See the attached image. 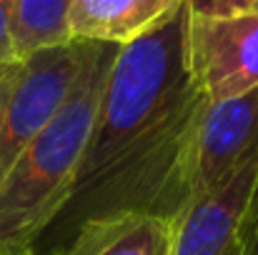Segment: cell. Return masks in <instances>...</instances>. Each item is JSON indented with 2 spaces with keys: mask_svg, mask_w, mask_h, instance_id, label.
<instances>
[{
  "mask_svg": "<svg viewBox=\"0 0 258 255\" xmlns=\"http://www.w3.org/2000/svg\"><path fill=\"white\" fill-rule=\"evenodd\" d=\"M238 255H258V180L238 233Z\"/></svg>",
  "mask_w": 258,
  "mask_h": 255,
  "instance_id": "obj_11",
  "label": "cell"
},
{
  "mask_svg": "<svg viewBox=\"0 0 258 255\" xmlns=\"http://www.w3.org/2000/svg\"><path fill=\"white\" fill-rule=\"evenodd\" d=\"M183 53L206 103L258 90V0H183Z\"/></svg>",
  "mask_w": 258,
  "mask_h": 255,
  "instance_id": "obj_4",
  "label": "cell"
},
{
  "mask_svg": "<svg viewBox=\"0 0 258 255\" xmlns=\"http://www.w3.org/2000/svg\"><path fill=\"white\" fill-rule=\"evenodd\" d=\"M258 150V90L221 103H203L175 140L166 173L146 208L168 218L216 188Z\"/></svg>",
  "mask_w": 258,
  "mask_h": 255,
  "instance_id": "obj_3",
  "label": "cell"
},
{
  "mask_svg": "<svg viewBox=\"0 0 258 255\" xmlns=\"http://www.w3.org/2000/svg\"><path fill=\"white\" fill-rule=\"evenodd\" d=\"M180 8L183 0H76L71 38L120 48L168 23Z\"/></svg>",
  "mask_w": 258,
  "mask_h": 255,
  "instance_id": "obj_8",
  "label": "cell"
},
{
  "mask_svg": "<svg viewBox=\"0 0 258 255\" xmlns=\"http://www.w3.org/2000/svg\"><path fill=\"white\" fill-rule=\"evenodd\" d=\"M15 5H18V0H0V73H5L20 63L18 53H15V43H13Z\"/></svg>",
  "mask_w": 258,
  "mask_h": 255,
  "instance_id": "obj_10",
  "label": "cell"
},
{
  "mask_svg": "<svg viewBox=\"0 0 258 255\" xmlns=\"http://www.w3.org/2000/svg\"><path fill=\"white\" fill-rule=\"evenodd\" d=\"M98 43L71 40L18 63L0 120V180L28 143L66 108Z\"/></svg>",
  "mask_w": 258,
  "mask_h": 255,
  "instance_id": "obj_5",
  "label": "cell"
},
{
  "mask_svg": "<svg viewBox=\"0 0 258 255\" xmlns=\"http://www.w3.org/2000/svg\"><path fill=\"white\" fill-rule=\"evenodd\" d=\"M18 65L0 73V120H3V108H5V98H8V90H10V83H13V75H15Z\"/></svg>",
  "mask_w": 258,
  "mask_h": 255,
  "instance_id": "obj_12",
  "label": "cell"
},
{
  "mask_svg": "<svg viewBox=\"0 0 258 255\" xmlns=\"http://www.w3.org/2000/svg\"><path fill=\"white\" fill-rule=\"evenodd\" d=\"M76 0H18L13 43L18 60L53 45L71 43V10Z\"/></svg>",
  "mask_w": 258,
  "mask_h": 255,
  "instance_id": "obj_9",
  "label": "cell"
},
{
  "mask_svg": "<svg viewBox=\"0 0 258 255\" xmlns=\"http://www.w3.org/2000/svg\"><path fill=\"white\" fill-rule=\"evenodd\" d=\"M60 255H175L168 218L120 210L88 218Z\"/></svg>",
  "mask_w": 258,
  "mask_h": 255,
  "instance_id": "obj_7",
  "label": "cell"
},
{
  "mask_svg": "<svg viewBox=\"0 0 258 255\" xmlns=\"http://www.w3.org/2000/svg\"><path fill=\"white\" fill-rule=\"evenodd\" d=\"M118 45L98 43L66 108L0 180V255H35V240L66 213L86 158L98 100Z\"/></svg>",
  "mask_w": 258,
  "mask_h": 255,
  "instance_id": "obj_2",
  "label": "cell"
},
{
  "mask_svg": "<svg viewBox=\"0 0 258 255\" xmlns=\"http://www.w3.org/2000/svg\"><path fill=\"white\" fill-rule=\"evenodd\" d=\"M203 98L185 73L183 8L153 33L120 45L103 85L68 213L81 223L115 200L188 128Z\"/></svg>",
  "mask_w": 258,
  "mask_h": 255,
  "instance_id": "obj_1",
  "label": "cell"
},
{
  "mask_svg": "<svg viewBox=\"0 0 258 255\" xmlns=\"http://www.w3.org/2000/svg\"><path fill=\"white\" fill-rule=\"evenodd\" d=\"M258 180V150L171 218L175 255H238V233Z\"/></svg>",
  "mask_w": 258,
  "mask_h": 255,
  "instance_id": "obj_6",
  "label": "cell"
}]
</instances>
